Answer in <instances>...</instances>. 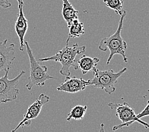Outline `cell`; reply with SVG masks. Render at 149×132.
<instances>
[{"label": "cell", "mask_w": 149, "mask_h": 132, "mask_svg": "<svg viewBox=\"0 0 149 132\" xmlns=\"http://www.w3.org/2000/svg\"><path fill=\"white\" fill-rule=\"evenodd\" d=\"M69 40L67 39L66 46L61 50L58 51L55 55L48 57L40 59L38 61L47 62L52 60V61L58 62L61 64L62 66L60 69V74L65 77L70 76V67H73L75 70L79 69L76 57L85 52L86 46H79L77 43H74L71 46H69Z\"/></svg>", "instance_id": "cell-1"}, {"label": "cell", "mask_w": 149, "mask_h": 132, "mask_svg": "<svg viewBox=\"0 0 149 132\" xmlns=\"http://www.w3.org/2000/svg\"><path fill=\"white\" fill-rule=\"evenodd\" d=\"M126 15V11L120 16L118 29L114 34L103 38L101 40L98 46V49L102 52H106L109 49L110 55L106 64L108 65L111 62L113 57L116 54H119L123 57L124 61L127 62L128 59L126 55V50L127 48L126 42L123 40L121 36V31L123 27V22Z\"/></svg>", "instance_id": "cell-2"}, {"label": "cell", "mask_w": 149, "mask_h": 132, "mask_svg": "<svg viewBox=\"0 0 149 132\" xmlns=\"http://www.w3.org/2000/svg\"><path fill=\"white\" fill-rule=\"evenodd\" d=\"M25 45H26L30 63V75L28 78L29 82L26 85L27 90H31L33 87H43L45 86L46 81L48 80H55V78L49 76L47 73V67L41 66L38 60L35 59L29 43L27 41H25Z\"/></svg>", "instance_id": "cell-3"}, {"label": "cell", "mask_w": 149, "mask_h": 132, "mask_svg": "<svg viewBox=\"0 0 149 132\" xmlns=\"http://www.w3.org/2000/svg\"><path fill=\"white\" fill-rule=\"evenodd\" d=\"M127 70L126 67L115 73L112 69L100 71L97 68L93 71L94 77L90 80V85L104 90L108 94L116 91V85L119 78Z\"/></svg>", "instance_id": "cell-4"}, {"label": "cell", "mask_w": 149, "mask_h": 132, "mask_svg": "<svg viewBox=\"0 0 149 132\" xmlns=\"http://www.w3.org/2000/svg\"><path fill=\"white\" fill-rule=\"evenodd\" d=\"M108 106L112 110H116V116L121 121V124L112 128L113 131H116L125 126H129L135 121L149 129V124L138 119L134 109L131 108L127 102H123L122 103L110 102L108 103Z\"/></svg>", "instance_id": "cell-5"}, {"label": "cell", "mask_w": 149, "mask_h": 132, "mask_svg": "<svg viewBox=\"0 0 149 132\" xmlns=\"http://www.w3.org/2000/svg\"><path fill=\"white\" fill-rule=\"evenodd\" d=\"M9 71H6L4 76L0 78V104L15 101L19 94L18 87L19 82L21 77L26 73L22 71L20 74L12 80L8 79Z\"/></svg>", "instance_id": "cell-6"}, {"label": "cell", "mask_w": 149, "mask_h": 132, "mask_svg": "<svg viewBox=\"0 0 149 132\" xmlns=\"http://www.w3.org/2000/svg\"><path fill=\"white\" fill-rule=\"evenodd\" d=\"M49 101V97L48 95L41 94L39 96L38 99L29 107L26 113L24 116V119L20 121L18 125L11 132H15L17 130L22 126H29L31 124L32 119L37 118L41 111L42 106L48 103Z\"/></svg>", "instance_id": "cell-7"}, {"label": "cell", "mask_w": 149, "mask_h": 132, "mask_svg": "<svg viewBox=\"0 0 149 132\" xmlns=\"http://www.w3.org/2000/svg\"><path fill=\"white\" fill-rule=\"evenodd\" d=\"M90 85V80H84L82 78L76 76H67L64 82L59 85L56 90L59 91H64L70 94H75L84 90Z\"/></svg>", "instance_id": "cell-8"}, {"label": "cell", "mask_w": 149, "mask_h": 132, "mask_svg": "<svg viewBox=\"0 0 149 132\" xmlns=\"http://www.w3.org/2000/svg\"><path fill=\"white\" fill-rule=\"evenodd\" d=\"M7 42V39L0 42V72L10 70L13 61L16 58L14 52L15 45L11 43L8 45Z\"/></svg>", "instance_id": "cell-9"}, {"label": "cell", "mask_w": 149, "mask_h": 132, "mask_svg": "<svg viewBox=\"0 0 149 132\" xmlns=\"http://www.w3.org/2000/svg\"><path fill=\"white\" fill-rule=\"evenodd\" d=\"M15 29L19 38V50L20 51H23L24 46H25L24 38L28 29V20L24 15L23 12V6H21L19 8V13L15 23Z\"/></svg>", "instance_id": "cell-10"}, {"label": "cell", "mask_w": 149, "mask_h": 132, "mask_svg": "<svg viewBox=\"0 0 149 132\" xmlns=\"http://www.w3.org/2000/svg\"><path fill=\"white\" fill-rule=\"evenodd\" d=\"M100 61L97 57H90L86 55H83L77 60L79 69H80L83 74H86L91 71H94L97 69V66Z\"/></svg>", "instance_id": "cell-11"}, {"label": "cell", "mask_w": 149, "mask_h": 132, "mask_svg": "<svg viewBox=\"0 0 149 132\" xmlns=\"http://www.w3.org/2000/svg\"><path fill=\"white\" fill-rule=\"evenodd\" d=\"M62 16L67 24V26H69L74 20L78 19V11L74 8L69 0H62Z\"/></svg>", "instance_id": "cell-12"}, {"label": "cell", "mask_w": 149, "mask_h": 132, "mask_svg": "<svg viewBox=\"0 0 149 132\" xmlns=\"http://www.w3.org/2000/svg\"><path fill=\"white\" fill-rule=\"evenodd\" d=\"M67 27L69 29V36L67 38L69 40H70V38H79L85 33L83 23L80 22L79 19L74 20L70 26Z\"/></svg>", "instance_id": "cell-13"}, {"label": "cell", "mask_w": 149, "mask_h": 132, "mask_svg": "<svg viewBox=\"0 0 149 132\" xmlns=\"http://www.w3.org/2000/svg\"><path fill=\"white\" fill-rule=\"evenodd\" d=\"M88 107L86 105H77L74 106L70 110L69 114L67 116L66 120L70 121L72 119L74 120H81L84 118L87 111Z\"/></svg>", "instance_id": "cell-14"}, {"label": "cell", "mask_w": 149, "mask_h": 132, "mask_svg": "<svg viewBox=\"0 0 149 132\" xmlns=\"http://www.w3.org/2000/svg\"><path fill=\"white\" fill-rule=\"evenodd\" d=\"M105 5L109 8L113 10L116 14L121 16L125 10L123 9V0H102Z\"/></svg>", "instance_id": "cell-15"}, {"label": "cell", "mask_w": 149, "mask_h": 132, "mask_svg": "<svg viewBox=\"0 0 149 132\" xmlns=\"http://www.w3.org/2000/svg\"><path fill=\"white\" fill-rule=\"evenodd\" d=\"M136 116L138 118L140 119H141V117L149 116V101L147 102V104L145 108V109L140 113L136 115Z\"/></svg>", "instance_id": "cell-16"}, {"label": "cell", "mask_w": 149, "mask_h": 132, "mask_svg": "<svg viewBox=\"0 0 149 132\" xmlns=\"http://www.w3.org/2000/svg\"><path fill=\"white\" fill-rule=\"evenodd\" d=\"M12 4L9 0H0V7L3 8H8L11 7Z\"/></svg>", "instance_id": "cell-17"}, {"label": "cell", "mask_w": 149, "mask_h": 132, "mask_svg": "<svg viewBox=\"0 0 149 132\" xmlns=\"http://www.w3.org/2000/svg\"><path fill=\"white\" fill-rule=\"evenodd\" d=\"M17 1L19 3V8H20L21 6H24V3L23 1V0H17Z\"/></svg>", "instance_id": "cell-18"}, {"label": "cell", "mask_w": 149, "mask_h": 132, "mask_svg": "<svg viewBox=\"0 0 149 132\" xmlns=\"http://www.w3.org/2000/svg\"><path fill=\"white\" fill-rule=\"evenodd\" d=\"M98 132H105L104 130V123H102L101 125H100V129L99 130Z\"/></svg>", "instance_id": "cell-19"}]
</instances>
